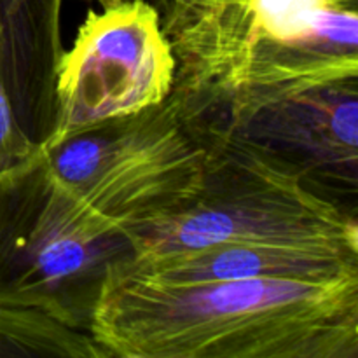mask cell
<instances>
[{"mask_svg": "<svg viewBox=\"0 0 358 358\" xmlns=\"http://www.w3.org/2000/svg\"><path fill=\"white\" fill-rule=\"evenodd\" d=\"M90 336L119 358H357L358 273L163 285L103 269Z\"/></svg>", "mask_w": 358, "mask_h": 358, "instance_id": "6da1fadb", "label": "cell"}, {"mask_svg": "<svg viewBox=\"0 0 358 358\" xmlns=\"http://www.w3.org/2000/svg\"><path fill=\"white\" fill-rule=\"evenodd\" d=\"M175 90L233 131L282 101L358 91V0H170Z\"/></svg>", "mask_w": 358, "mask_h": 358, "instance_id": "7a4b0ae2", "label": "cell"}, {"mask_svg": "<svg viewBox=\"0 0 358 358\" xmlns=\"http://www.w3.org/2000/svg\"><path fill=\"white\" fill-rule=\"evenodd\" d=\"M215 245L358 254V229L353 217L308 187L303 173L275 149L226 129L201 191L180 208L129 231L122 254H164Z\"/></svg>", "mask_w": 358, "mask_h": 358, "instance_id": "3957f363", "label": "cell"}, {"mask_svg": "<svg viewBox=\"0 0 358 358\" xmlns=\"http://www.w3.org/2000/svg\"><path fill=\"white\" fill-rule=\"evenodd\" d=\"M177 63L147 0H126L91 10L58 65L56 122L38 145H58L70 135L112 119L156 107L175 86Z\"/></svg>", "mask_w": 358, "mask_h": 358, "instance_id": "277c9868", "label": "cell"}, {"mask_svg": "<svg viewBox=\"0 0 358 358\" xmlns=\"http://www.w3.org/2000/svg\"><path fill=\"white\" fill-rule=\"evenodd\" d=\"M103 269L163 285L250 278L332 280L358 273V254L327 248L215 245L164 254H121Z\"/></svg>", "mask_w": 358, "mask_h": 358, "instance_id": "5b68a950", "label": "cell"}, {"mask_svg": "<svg viewBox=\"0 0 358 358\" xmlns=\"http://www.w3.org/2000/svg\"><path fill=\"white\" fill-rule=\"evenodd\" d=\"M358 91H320L282 101L241 133L306 152L315 161L357 170Z\"/></svg>", "mask_w": 358, "mask_h": 358, "instance_id": "8992f818", "label": "cell"}, {"mask_svg": "<svg viewBox=\"0 0 358 358\" xmlns=\"http://www.w3.org/2000/svg\"><path fill=\"white\" fill-rule=\"evenodd\" d=\"M91 2H96L98 6L103 9V7H110V6H115V3H121V2H126V0H91Z\"/></svg>", "mask_w": 358, "mask_h": 358, "instance_id": "52a82bcc", "label": "cell"}, {"mask_svg": "<svg viewBox=\"0 0 358 358\" xmlns=\"http://www.w3.org/2000/svg\"><path fill=\"white\" fill-rule=\"evenodd\" d=\"M168 2H170V0H157V3H159L161 7H164V6H166ZM157 10H159V9H157Z\"/></svg>", "mask_w": 358, "mask_h": 358, "instance_id": "ba28073f", "label": "cell"}]
</instances>
